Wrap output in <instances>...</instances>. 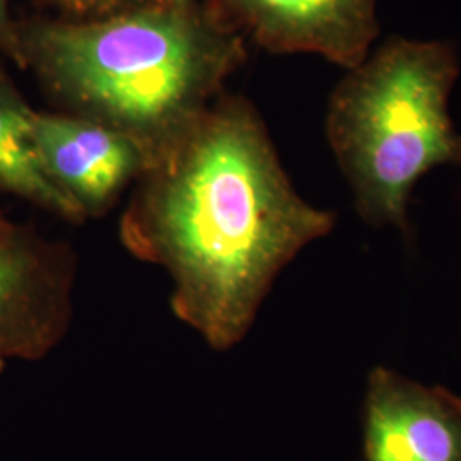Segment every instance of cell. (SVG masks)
<instances>
[{"instance_id": "5b68a950", "label": "cell", "mask_w": 461, "mask_h": 461, "mask_svg": "<svg viewBox=\"0 0 461 461\" xmlns=\"http://www.w3.org/2000/svg\"><path fill=\"white\" fill-rule=\"evenodd\" d=\"M226 28L270 53H310L346 70L379 36L376 0H209Z\"/></svg>"}, {"instance_id": "ba28073f", "label": "cell", "mask_w": 461, "mask_h": 461, "mask_svg": "<svg viewBox=\"0 0 461 461\" xmlns=\"http://www.w3.org/2000/svg\"><path fill=\"white\" fill-rule=\"evenodd\" d=\"M34 110L0 70V190L67 222L81 224L83 211L50 180L33 140Z\"/></svg>"}, {"instance_id": "8992f818", "label": "cell", "mask_w": 461, "mask_h": 461, "mask_svg": "<svg viewBox=\"0 0 461 461\" xmlns=\"http://www.w3.org/2000/svg\"><path fill=\"white\" fill-rule=\"evenodd\" d=\"M364 461H461V396L378 366L367 378Z\"/></svg>"}, {"instance_id": "8fae6325", "label": "cell", "mask_w": 461, "mask_h": 461, "mask_svg": "<svg viewBox=\"0 0 461 461\" xmlns=\"http://www.w3.org/2000/svg\"><path fill=\"white\" fill-rule=\"evenodd\" d=\"M158 4L161 5H173V7H186L195 4V0H158Z\"/></svg>"}, {"instance_id": "3957f363", "label": "cell", "mask_w": 461, "mask_h": 461, "mask_svg": "<svg viewBox=\"0 0 461 461\" xmlns=\"http://www.w3.org/2000/svg\"><path fill=\"white\" fill-rule=\"evenodd\" d=\"M458 76L451 43L392 36L331 91L325 133L364 222L409 232L415 185L439 166L461 165L449 115Z\"/></svg>"}, {"instance_id": "7a4b0ae2", "label": "cell", "mask_w": 461, "mask_h": 461, "mask_svg": "<svg viewBox=\"0 0 461 461\" xmlns=\"http://www.w3.org/2000/svg\"><path fill=\"white\" fill-rule=\"evenodd\" d=\"M32 68L67 113L131 137L149 158L190 127L247 60V41L192 4L19 24Z\"/></svg>"}, {"instance_id": "277c9868", "label": "cell", "mask_w": 461, "mask_h": 461, "mask_svg": "<svg viewBox=\"0 0 461 461\" xmlns=\"http://www.w3.org/2000/svg\"><path fill=\"white\" fill-rule=\"evenodd\" d=\"M77 255L0 212V371L45 359L74 318Z\"/></svg>"}, {"instance_id": "30bf717a", "label": "cell", "mask_w": 461, "mask_h": 461, "mask_svg": "<svg viewBox=\"0 0 461 461\" xmlns=\"http://www.w3.org/2000/svg\"><path fill=\"white\" fill-rule=\"evenodd\" d=\"M0 51L11 62L24 68L21 38H19V24L14 23L11 17L9 0H0Z\"/></svg>"}, {"instance_id": "6da1fadb", "label": "cell", "mask_w": 461, "mask_h": 461, "mask_svg": "<svg viewBox=\"0 0 461 461\" xmlns=\"http://www.w3.org/2000/svg\"><path fill=\"white\" fill-rule=\"evenodd\" d=\"M299 195L249 99L221 95L150 156L118 238L171 280L173 314L217 352L241 344L280 272L335 228Z\"/></svg>"}, {"instance_id": "9c48e42d", "label": "cell", "mask_w": 461, "mask_h": 461, "mask_svg": "<svg viewBox=\"0 0 461 461\" xmlns=\"http://www.w3.org/2000/svg\"><path fill=\"white\" fill-rule=\"evenodd\" d=\"M67 19H95L156 5L158 0H47Z\"/></svg>"}, {"instance_id": "52a82bcc", "label": "cell", "mask_w": 461, "mask_h": 461, "mask_svg": "<svg viewBox=\"0 0 461 461\" xmlns=\"http://www.w3.org/2000/svg\"><path fill=\"white\" fill-rule=\"evenodd\" d=\"M33 140L47 176L86 219L112 211L146 166L131 137L83 116L34 112Z\"/></svg>"}]
</instances>
